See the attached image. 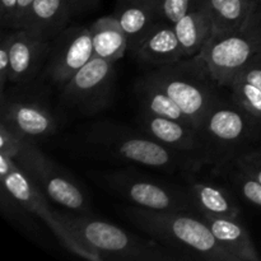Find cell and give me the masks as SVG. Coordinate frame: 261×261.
I'll use <instances>...</instances> for the list:
<instances>
[{
    "mask_svg": "<svg viewBox=\"0 0 261 261\" xmlns=\"http://www.w3.org/2000/svg\"><path fill=\"white\" fill-rule=\"evenodd\" d=\"M173 28L185 58L199 55L214 32L211 12L203 0H195L188 13L173 24Z\"/></svg>",
    "mask_w": 261,
    "mask_h": 261,
    "instance_id": "cell-19",
    "label": "cell"
},
{
    "mask_svg": "<svg viewBox=\"0 0 261 261\" xmlns=\"http://www.w3.org/2000/svg\"><path fill=\"white\" fill-rule=\"evenodd\" d=\"M157 10L158 20L175 24L188 13L195 0H153Z\"/></svg>",
    "mask_w": 261,
    "mask_h": 261,
    "instance_id": "cell-27",
    "label": "cell"
},
{
    "mask_svg": "<svg viewBox=\"0 0 261 261\" xmlns=\"http://www.w3.org/2000/svg\"><path fill=\"white\" fill-rule=\"evenodd\" d=\"M18 0H0V19L2 27L15 30L17 25Z\"/></svg>",
    "mask_w": 261,
    "mask_h": 261,
    "instance_id": "cell-31",
    "label": "cell"
},
{
    "mask_svg": "<svg viewBox=\"0 0 261 261\" xmlns=\"http://www.w3.org/2000/svg\"><path fill=\"white\" fill-rule=\"evenodd\" d=\"M48 200L79 214H92L91 198L86 188L65 167L48 157L35 142L14 161Z\"/></svg>",
    "mask_w": 261,
    "mask_h": 261,
    "instance_id": "cell-9",
    "label": "cell"
},
{
    "mask_svg": "<svg viewBox=\"0 0 261 261\" xmlns=\"http://www.w3.org/2000/svg\"><path fill=\"white\" fill-rule=\"evenodd\" d=\"M213 173L226 181L236 196L249 205L261 209V182L232 161L213 166Z\"/></svg>",
    "mask_w": 261,
    "mask_h": 261,
    "instance_id": "cell-24",
    "label": "cell"
},
{
    "mask_svg": "<svg viewBox=\"0 0 261 261\" xmlns=\"http://www.w3.org/2000/svg\"><path fill=\"white\" fill-rule=\"evenodd\" d=\"M257 2H259V4H260V7H261V0H257Z\"/></svg>",
    "mask_w": 261,
    "mask_h": 261,
    "instance_id": "cell-34",
    "label": "cell"
},
{
    "mask_svg": "<svg viewBox=\"0 0 261 261\" xmlns=\"http://www.w3.org/2000/svg\"><path fill=\"white\" fill-rule=\"evenodd\" d=\"M51 42L25 28L10 30L9 84L35 82L41 70H45Z\"/></svg>",
    "mask_w": 261,
    "mask_h": 261,
    "instance_id": "cell-14",
    "label": "cell"
},
{
    "mask_svg": "<svg viewBox=\"0 0 261 261\" xmlns=\"http://www.w3.org/2000/svg\"><path fill=\"white\" fill-rule=\"evenodd\" d=\"M213 19L214 32H229L241 28L260 7L257 0H203Z\"/></svg>",
    "mask_w": 261,
    "mask_h": 261,
    "instance_id": "cell-22",
    "label": "cell"
},
{
    "mask_svg": "<svg viewBox=\"0 0 261 261\" xmlns=\"http://www.w3.org/2000/svg\"><path fill=\"white\" fill-rule=\"evenodd\" d=\"M93 42L94 58L115 64L129 50L127 36L114 14L98 18L89 25Z\"/></svg>",
    "mask_w": 261,
    "mask_h": 261,
    "instance_id": "cell-21",
    "label": "cell"
},
{
    "mask_svg": "<svg viewBox=\"0 0 261 261\" xmlns=\"http://www.w3.org/2000/svg\"><path fill=\"white\" fill-rule=\"evenodd\" d=\"M229 161H232L234 165L241 167L261 182V149L259 148H250V149L244 150Z\"/></svg>",
    "mask_w": 261,
    "mask_h": 261,
    "instance_id": "cell-28",
    "label": "cell"
},
{
    "mask_svg": "<svg viewBox=\"0 0 261 261\" xmlns=\"http://www.w3.org/2000/svg\"><path fill=\"white\" fill-rule=\"evenodd\" d=\"M0 121L33 139L50 137L59 127L50 102L38 92L20 87H9L0 94Z\"/></svg>",
    "mask_w": 261,
    "mask_h": 261,
    "instance_id": "cell-11",
    "label": "cell"
},
{
    "mask_svg": "<svg viewBox=\"0 0 261 261\" xmlns=\"http://www.w3.org/2000/svg\"><path fill=\"white\" fill-rule=\"evenodd\" d=\"M122 214L144 233L177 252L184 260L234 261L219 246L201 214L157 212L127 205Z\"/></svg>",
    "mask_w": 261,
    "mask_h": 261,
    "instance_id": "cell-1",
    "label": "cell"
},
{
    "mask_svg": "<svg viewBox=\"0 0 261 261\" xmlns=\"http://www.w3.org/2000/svg\"><path fill=\"white\" fill-rule=\"evenodd\" d=\"M143 76L165 91L196 129L221 97L218 89L222 87L214 81L199 55L153 68Z\"/></svg>",
    "mask_w": 261,
    "mask_h": 261,
    "instance_id": "cell-4",
    "label": "cell"
},
{
    "mask_svg": "<svg viewBox=\"0 0 261 261\" xmlns=\"http://www.w3.org/2000/svg\"><path fill=\"white\" fill-rule=\"evenodd\" d=\"M33 0H18V7H17V25H15V30L19 28L20 23H22L23 18H24L25 13L30 9L31 4H32Z\"/></svg>",
    "mask_w": 261,
    "mask_h": 261,
    "instance_id": "cell-33",
    "label": "cell"
},
{
    "mask_svg": "<svg viewBox=\"0 0 261 261\" xmlns=\"http://www.w3.org/2000/svg\"><path fill=\"white\" fill-rule=\"evenodd\" d=\"M84 144L102 160L132 163L163 172H182L193 166L184 157L165 147L143 130L119 122L97 121L84 133Z\"/></svg>",
    "mask_w": 261,
    "mask_h": 261,
    "instance_id": "cell-2",
    "label": "cell"
},
{
    "mask_svg": "<svg viewBox=\"0 0 261 261\" xmlns=\"http://www.w3.org/2000/svg\"><path fill=\"white\" fill-rule=\"evenodd\" d=\"M0 184L2 189L10 194L25 212L43 219L46 226L53 231L60 244L71 254L91 261H102L97 252L92 251L78 237L69 229L58 216V211H54L48 205V199L30 176L15 165L14 161L8 155L0 154Z\"/></svg>",
    "mask_w": 261,
    "mask_h": 261,
    "instance_id": "cell-7",
    "label": "cell"
},
{
    "mask_svg": "<svg viewBox=\"0 0 261 261\" xmlns=\"http://www.w3.org/2000/svg\"><path fill=\"white\" fill-rule=\"evenodd\" d=\"M219 246L234 261H259L261 257L250 232L239 217H213L201 214Z\"/></svg>",
    "mask_w": 261,
    "mask_h": 261,
    "instance_id": "cell-17",
    "label": "cell"
},
{
    "mask_svg": "<svg viewBox=\"0 0 261 261\" xmlns=\"http://www.w3.org/2000/svg\"><path fill=\"white\" fill-rule=\"evenodd\" d=\"M132 54L138 63L153 68L170 65L185 59L173 24L162 20L145 33Z\"/></svg>",
    "mask_w": 261,
    "mask_h": 261,
    "instance_id": "cell-16",
    "label": "cell"
},
{
    "mask_svg": "<svg viewBox=\"0 0 261 261\" xmlns=\"http://www.w3.org/2000/svg\"><path fill=\"white\" fill-rule=\"evenodd\" d=\"M58 216L101 260L122 261H172L182 260L177 252L160 244L154 239L147 240L121 227L93 217L74 212H59Z\"/></svg>",
    "mask_w": 261,
    "mask_h": 261,
    "instance_id": "cell-3",
    "label": "cell"
},
{
    "mask_svg": "<svg viewBox=\"0 0 261 261\" xmlns=\"http://www.w3.org/2000/svg\"><path fill=\"white\" fill-rule=\"evenodd\" d=\"M199 170L188 168L181 172L184 185L196 209L204 216L240 217L239 198L226 181L200 177Z\"/></svg>",
    "mask_w": 261,
    "mask_h": 261,
    "instance_id": "cell-15",
    "label": "cell"
},
{
    "mask_svg": "<svg viewBox=\"0 0 261 261\" xmlns=\"http://www.w3.org/2000/svg\"><path fill=\"white\" fill-rule=\"evenodd\" d=\"M137 122L140 130L185 158L194 170L212 165L205 143L196 127L143 111L138 115Z\"/></svg>",
    "mask_w": 261,
    "mask_h": 261,
    "instance_id": "cell-12",
    "label": "cell"
},
{
    "mask_svg": "<svg viewBox=\"0 0 261 261\" xmlns=\"http://www.w3.org/2000/svg\"><path fill=\"white\" fill-rule=\"evenodd\" d=\"M98 2L99 0H68L73 15L84 12V10L92 9Z\"/></svg>",
    "mask_w": 261,
    "mask_h": 261,
    "instance_id": "cell-32",
    "label": "cell"
},
{
    "mask_svg": "<svg viewBox=\"0 0 261 261\" xmlns=\"http://www.w3.org/2000/svg\"><path fill=\"white\" fill-rule=\"evenodd\" d=\"M212 167L227 162L261 142V125L233 99L219 97L199 126Z\"/></svg>",
    "mask_w": 261,
    "mask_h": 261,
    "instance_id": "cell-6",
    "label": "cell"
},
{
    "mask_svg": "<svg viewBox=\"0 0 261 261\" xmlns=\"http://www.w3.org/2000/svg\"><path fill=\"white\" fill-rule=\"evenodd\" d=\"M134 92L140 111L191 125L180 106L165 91L145 79L144 76H140L138 79Z\"/></svg>",
    "mask_w": 261,
    "mask_h": 261,
    "instance_id": "cell-23",
    "label": "cell"
},
{
    "mask_svg": "<svg viewBox=\"0 0 261 261\" xmlns=\"http://www.w3.org/2000/svg\"><path fill=\"white\" fill-rule=\"evenodd\" d=\"M261 53V7L241 28L217 33L199 54L214 81L227 88L240 70Z\"/></svg>",
    "mask_w": 261,
    "mask_h": 261,
    "instance_id": "cell-8",
    "label": "cell"
},
{
    "mask_svg": "<svg viewBox=\"0 0 261 261\" xmlns=\"http://www.w3.org/2000/svg\"><path fill=\"white\" fill-rule=\"evenodd\" d=\"M94 58L89 27H66L51 42L45 74L53 83L61 87L79 69Z\"/></svg>",
    "mask_w": 261,
    "mask_h": 261,
    "instance_id": "cell-13",
    "label": "cell"
},
{
    "mask_svg": "<svg viewBox=\"0 0 261 261\" xmlns=\"http://www.w3.org/2000/svg\"><path fill=\"white\" fill-rule=\"evenodd\" d=\"M36 139L27 137L14 127L0 121V154L8 155L13 161L23 154Z\"/></svg>",
    "mask_w": 261,
    "mask_h": 261,
    "instance_id": "cell-26",
    "label": "cell"
},
{
    "mask_svg": "<svg viewBox=\"0 0 261 261\" xmlns=\"http://www.w3.org/2000/svg\"><path fill=\"white\" fill-rule=\"evenodd\" d=\"M94 182L129 205L157 212L198 213L185 185L167 182L133 167L89 172Z\"/></svg>",
    "mask_w": 261,
    "mask_h": 261,
    "instance_id": "cell-5",
    "label": "cell"
},
{
    "mask_svg": "<svg viewBox=\"0 0 261 261\" xmlns=\"http://www.w3.org/2000/svg\"><path fill=\"white\" fill-rule=\"evenodd\" d=\"M114 15L126 33L130 53L145 33L160 22L153 0H117Z\"/></svg>",
    "mask_w": 261,
    "mask_h": 261,
    "instance_id": "cell-20",
    "label": "cell"
},
{
    "mask_svg": "<svg viewBox=\"0 0 261 261\" xmlns=\"http://www.w3.org/2000/svg\"><path fill=\"white\" fill-rule=\"evenodd\" d=\"M116 70L114 64L93 58L61 88V101L83 115H96L114 102Z\"/></svg>",
    "mask_w": 261,
    "mask_h": 261,
    "instance_id": "cell-10",
    "label": "cell"
},
{
    "mask_svg": "<svg viewBox=\"0 0 261 261\" xmlns=\"http://www.w3.org/2000/svg\"><path fill=\"white\" fill-rule=\"evenodd\" d=\"M227 88L231 92V98L234 103L251 115L261 125V89L240 76H234Z\"/></svg>",
    "mask_w": 261,
    "mask_h": 261,
    "instance_id": "cell-25",
    "label": "cell"
},
{
    "mask_svg": "<svg viewBox=\"0 0 261 261\" xmlns=\"http://www.w3.org/2000/svg\"><path fill=\"white\" fill-rule=\"evenodd\" d=\"M10 70V32L0 42V93L8 88Z\"/></svg>",
    "mask_w": 261,
    "mask_h": 261,
    "instance_id": "cell-29",
    "label": "cell"
},
{
    "mask_svg": "<svg viewBox=\"0 0 261 261\" xmlns=\"http://www.w3.org/2000/svg\"><path fill=\"white\" fill-rule=\"evenodd\" d=\"M236 76L250 82L261 89V53L255 55L241 70L237 73Z\"/></svg>",
    "mask_w": 261,
    "mask_h": 261,
    "instance_id": "cell-30",
    "label": "cell"
},
{
    "mask_svg": "<svg viewBox=\"0 0 261 261\" xmlns=\"http://www.w3.org/2000/svg\"><path fill=\"white\" fill-rule=\"evenodd\" d=\"M71 17L73 12L68 0H33L19 28H25L43 40L53 41L68 27Z\"/></svg>",
    "mask_w": 261,
    "mask_h": 261,
    "instance_id": "cell-18",
    "label": "cell"
}]
</instances>
